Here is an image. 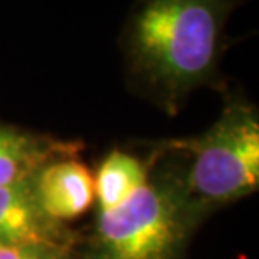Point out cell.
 Listing matches in <instances>:
<instances>
[{"mask_svg":"<svg viewBox=\"0 0 259 259\" xmlns=\"http://www.w3.org/2000/svg\"><path fill=\"white\" fill-rule=\"evenodd\" d=\"M244 0H137L121 30L132 76L168 110L210 84L232 12Z\"/></svg>","mask_w":259,"mask_h":259,"instance_id":"obj_1","label":"cell"},{"mask_svg":"<svg viewBox=\"0 0 259 259\" xmlns=\"http://www.w3.org/2000/svg\"><path fill=\"white\" fill-rule=\"evenodd\" d=\"M202 210L179 179H148L128 202L98 212L84 259H179Z\"/></svg>","mask_w":259,"mask_h":259,"instance_id":"obj_2","label":"cell"},{"mask_svg":"<svg viewBox=\"0 0 259 259\" xmlns=\"http://www.w3.org/2000/svg\"><path fill=\"white\" fill-rule=\"evenodd\" d=\"M168 145L189 153L190 167L182 182L200 210L236 202L259 187V118L244 98H231L199 137Z\"/></svg>","mask_w":259,"mask_h":259,"instance_id":"obj_3","label":"cell"},{"mask_svg":"<svg viewBox=\"0 0 259 259\" xmlns=\"http://www.w3.org/2000/svg\"><path fill=\"white\" fill-rule=\"evenodd\" d=\"M32 187L40 209L58 224L77 219L95 204L91 170L71 155L44 163L34 174Z\"/></svg>","mask_w":259,"mask_h":259,"instance_id":"obj_4","label":"cell"},{"mask_svg":"<svg viewBox=\"0 0 259 259\" xmlns=\"http://www.w3.org/2000/svg\"><path fill=\"white\" fill-rule=\"evenodd\" d=\"M32 177L0 187V246H48L67 249L64 227L49 219L40 209L34 194Z\"/></svg>","mask_w":259,"mask_h":259,"instance_id":"obj_5","label":"cell"},{"mask_svg":"<svg viewBox=\"0 0 259 259\" xmlns=\"http://www.w3.org/2000/svg\"><path fill=\"white\" fill-rule=\"evenodd\" d=\"M74 152L76 145L0 123V187L29 180L44 163Z\"/></svg>","mask_w":259,"mask_h":259,"instance_id":"obj_6","label":"cell"},{"mask_svg":"<svg viewBox=\"0 0 259 259\" xmlns=\"http://www.w3.org/2000/svg\"><path fill=\"white\" fill-rule=\"evenodd\" d=\"M148 172L135 155L113 150L103 158L95 180L98 212H110L123 205L148 182Z\"/></svg>","mask_w":259,"mask_h":259,"instance_id":"obj_7","label":"cell"},{"mask_svg":"<svg viewBox=\"0 0 259 259\" xmlns=\"http://www.w3.org/2000/svg\"><path fill=\"white\" fill-rule=\"evenodd\" d=\"M0 259H69L67 249L48 246H0Z\"/></svg>","mask_w":259,"mask_h":259,"instance_id":"obj_8","label":"cell"}]
</instances>
